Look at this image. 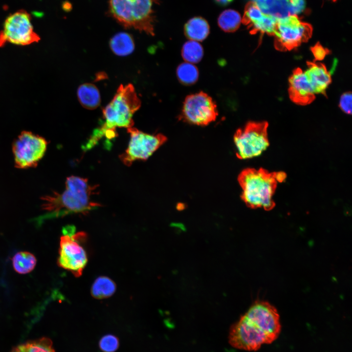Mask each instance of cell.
Returning a JSON list of instances; mask_svg holds the SVG:
<instances>
[{"mask_svg": "<svg viewBox=\"0 0 352 352\" xmlns=\"http://www.w3.org/2000/svg\"><path fill=\"white\" fill-rule=\"evenodd\" d=\"M66 189L62 193L54 192L42 198V209L47 212L43 219L66 215L73 213H86L101 205L91 200L98 185H91L86 178L71 176L66 178Z\"/></svg>", "mask_w": 352, "mask_h": 352, "instance_id": "1", "label": "cell"}, {"mask_svg": "<svg viewBox=\"0 0 352 352\" xmlns=\"http://www.w3.org/2000/svg\"><path fill=\"white\" fill-rule=\"evenodd\" d=\"M238 181L242 189V198L248 207L266 211L275 207L273 197L278 182L277 172L247 168L239 174Z\"/></svg>", "mask_w": 352, "mask_h": 352, "instance_id": "2", "label": "cell"}, {"mask_svg": "<svg viewBox=\"0 0 352 352\" xmlns=\"http://www.w3.org/2000/svg\"><path fill=\"white\" fill-rule=\"evenodd\" d=\"M156 0H110L109 11L119 23L154 36L153 6Z\"/></svg>", "mask_w": 352, "mask_h": 352, "instance_id": "3", "label": "cell"}, {"mask_svg": "<svg viewBox=\"0 0 352 352\" xmlns=\"http://www.w3.org/2000/svg\"><path fill=\"white\" fill-rule=\"evenodd\" d=\"M140 106L141 101L133 85H120L112 100L103 110L105 123L101 127L105 129L132 127L133 115Z\"/></svg>", "mask_w": 352, "mask_h": 352, "instance_id": "4", "label": "cell"}, {"mask_svg": "<svg viewBox=\"0 0 352 352\" xmlns=\"http://www.w3.org/2000/svg\"><path fill=\"white\" fill-rule=\"evenodd\" d=\"M60 238L58 264L70 271L75 277L80 276L88 262L87 253L82 243L86 239L84 232L75 233L73 225L64 227Z\"/></svg>", "mask_w": 352, "mask_h": 352, "instance_id": "5", "label": "cell"}, {"mask_svg": "<svg viewBox=\"0 0 352 352\" xmlns=\"http://www.w3.org/2000/svg\"><path fill=\"white\" fill-rule=\"evenodd\" d=\"M268 123L250 122L238 129L234 136L236 155L241 159L260 155L269 145L267 135Z\"/></svg>", "mask_w": 352, "mask_h": 352, "instance_id": "6", "label": "cell"}, {"mask_svg": "<svg viewBox=\"0 0 352 352\" xmlns=\"http://www.w3.org/2000/svg\"><path fill=\"white\" fill-rule=\"evenodd\" d=\"M312 32L311 25L302 22L296 15L278 18L273 34L275 46L279 50H291L307 42Z\"/></svg>", "mask_w": 352, "mask_h": 352, "instance_id": "7", "label": "cell"}, {"mask_svg": "<svg viewBox=\"0 0 352 352\" xmlns=\"http://www.w3.org/2000/svg\"><path fill=\"white\" fill-rule=\"evenodd\" d=\"M47 140L28 131H23L12 144L15 167L19 169L35 167L44 157Z\"/></svg>", "mask_w": 352, "mask_h": 352, "instance_id": "8", "label": "cell"}, {"mask_svg": "<svg viewBox=\"0 0 352 352\" xmlns=\"http://www.w3.org/2000/svg\"><path fill=\"white\" fill-rule=\"evenodd\" d=\"M40 40V37L34 31L30 14L24 10L8 16L3 29L0 31V47L6 43L27 45L38 42Z\"/></svg>", "mask_w": 352, "mask_h": 352, "instance_id": "9", "label": "cell"}, {"mask_svg": "<svg viewBox=\"0 0 352 352\" xmlns=\"http://www.w3.org/2000/svg\"><path fill=\"white\" fill-rule=\"evenodd\" d=\"M130 134V141L125 151L119 157L126 166H130L136 160H147L167 140L161 133L149 134L137 129H127Z\"/></svg>", "mask_w": 352, "mask_h": 352, "instance_id": "10", "label": "cell"}, {"mask_svg": "<svg viewBox=\"0 0 352 352\" xmlns=\"http://www.w3.org/2000/svg\"><path fill=\"white\" fill-rule=\"evenodd\" d=\"M218 115L217 105L212 98L200 91L185 98L179 117L192 124L205 126L214 121Z\"/></svg>", "mask_w": 352, "mask_h": 352, "instance_id": "11", "label": "cell"}, {"mask_svg": "<svg viewBox=\"0 0 352 352\" xmlns=\"http://www.w3.org/2000/svg\"><path fill=\"white\" fill-rule=\"evenodd\" d=\"M228 341L233 347L248 351L270 344L264 332L244 314L231 326Z\"/></svg>", "mask_w": 352, "mask_h": 352, "instance_id": "12", "label": "cell"}, {"mask_svg": "<svg viewBox=\"0 0 352 352\" xmlns=\"http://www.w3.org/2000/svg\"><path fill=\"white\" fill-rule=\"evenodd\" d=\"M244 314L264 332L270 344L278 338L281 331L280 315L270 304L256 301Z\"/></svg>", "mask_w": 352, "mask_h": 352, "instance_id": "13", "label": "cell"}, {"mask_svg": "<svg viewBox=\"0 0 352 352\" xmlns=\"http://www.w3.org/2000/svg\"><path fill=\"white\" fill-rule=\"evenodd\" d=\"M277 18L264 13L252 1L247 3L242 22L251 33L257 32L273 35Z\"/></svg>", "mask_w": 352, "mask_h": 352, "instance_id": "14", "label": "cell"}, {"mask_svg": "<svg viewBox=\"0 0 352 352\" xmlns=\"http://www.w3.org/2000/svg\"><path fill=\"white\" fill-rule=\"evenodd\" d=\"M289 95L290 99L297 104L306 105L315 98V93L303 70L295 69L289 79Z\"/></svg>", "mask_w": 352, "mask_h": 352, "instance_id": "15", "label": "cell"}, {"mask_svg": "<svg viewBox=\"0 0 352 352\" xmlns=\"http://www.w3.org/2000/svg\"><path fill=\"white\" fill-rule=\"evenodd\" d=\"M264 13L276 18L296 15L305 8L304 0H253Z\"/></svg>", "mask_w": 352, "mask_h": 352, "instance_id": "16", "label": "cell"}, {"mask_svg": "<svg viewBox=\"0 0 352 352\" xmlns=\"http://www.w3.org/2000/svg\"><path fill=\"white\" fill-rule=\"evenodd\" d=\"M305 72L315 94H325L331 81L326 66L319 63L309 62Z\"/></svg>", "mask_w": 352, "mask_h": 352, "instance_id": "17", "label": "cell"}, {"mask_svg": "<svg viewBox=\"0 0 352 352\" xmlns=\"http://www.w3.org/2000/svg\"><path fill=\"white\" fill-rule=\"evenodd\" d=\"M185 36L190 40L197 42L205 40L209 33V25L203 18L196 17L190 19L184 28Z\"/></svg>", "mask_w": 352, "mask_h": 352, "instance_id": "18", "label": "cell"}, {"mask_svg": "<svg viewBox=\"0 0 352 352\" xmlns=\"http://www.w3.org/2000/svg\"><path fill=\"white\" fill-rule=\"evenodd\" d=\"M78 98L81 105L88 110L97 108L101 102V97L98 89L91 83L81 85L77 90Z\"/></svg>", "mask_w": 352, "mask_h": 352, "instance_id": "19", "label": "cell"}, {"mask_svg": "<svg viewBox=\"0 0 352 352\" xmlns=\"http://www.w3.org/2000/svg\"><path fill=\"white\" fill-rule=\"evenodd\" d=\"M110 45L113 53L119 56L131 54L134 48L132 37L124 32H120L114 35L111 39Z\"/></svg>", "mask_w": 352, "mask_h": 352, "instance_id": "20", "label": "cell"}, {"mask_svg": "<svg viewBox=\"0 0 352 352\" xmlns=\"http://www.w3.org/2000/svg\"><path fill=\"white\" fill-rule=\"evenodd\" d=\"M116 288V285L111 279L106 276H100L93 282L90 293L94 298L103 299L112 296Z\"/></svg>", "mask_w": 352, "mask_h": 352, "instance_id": "21", "label": "cell"}, {"mask_svg": "<svg viewBox=\"0 0 352 352\" xmlns=\"http://www.w3.org/2000/svg\"><path fill=\"white\" fill-rule=\"evenodd\" d=\"M12 265L17 273L25 274L30 272L35 267L37 260L32 253L27 251H20L13 257Z\"/></svg>", "mask_w": 352, "mask_h": 352, "instance_id": "22", "label": "cell"}, {"mask_svg": "<svg viewBox=\"0 0 352 352\" xmlns=\"http://www.w3.org/2000/svg\"><path fill=\"white\" fill-rule=\"evenodd\" d=\"M11 352H55L51 340L42 337L17 346Z\"/></svg>", "mask_w": 352, "mask_h": 352, "instance_id": "23", "label": "cell"}, {"mask_svg": "<svg viewBox=\"0 0 352 352\" xmlns=\"http://www.w3.org/2000/svg\"><path fill=\"white\" fill-rule=\"evenodd\" d=\"M241 22L240 14L232 9H227L223 11L218 20L220 27L226 32L236 31L240 27Z\"/></svg>", "mask_w": 352, "mask_h": 352, "instance_id": "24", "label": "cell"}, {"mask_svg": "<svg viewBox=\"0 0 352 352\" xmlns=\"http://www.w3.org/2000/svg\"><path fill=\"white\" fill-rule=\"evenodd\" d=\"M181 55L186 62L198 63L203 56L202 46L198 42L189 40L183 44Z\"/></svg>", "mask_w": 352, "mask_h": 352, "instance_id": "25", "label": "cell"}, {"mask_svg": "<svg viewBox=\"0 0 352 352\" xmlns=\"http://www.w3.org/2000/svg\"><path fill=\"white\" fill-rule=\"evenodd\" d=\"M176 75L180 82L186 85H190L197 81L199 73L197 67L194 64L185 62L178 66Z\"/></svg>", "mask_w": 352, "mask_h": 352, "instance_id": "26", "label": "cell"}, {"mask_svg": "<svg viewBox=\"0 0 352 352\" xmlns=\"http://www.w3.org/2000/svg\"><path fill=\"white\" fill-rule=\"evenodd\" d=\"M119 346L117 338L109 334L103 336L99 342V347L104 352H114Z\"/></svg>", "mask_w": 352, "mask_h": 352, "instance_id": "27", "label": "cell"}, {"mask_svg": "<svg viewBox=\"0 0 352 352\" xmlns=\"http://www.w3.org/2000/svg\"><path fill=\"white\" fill-rule=\"evenodd\" d=\"M339 106L340 109L345 113L351 114L352 110V94L351 92H346L341 95Z\"/></svg>", "mask_w": 352, "mask_h": 352, "instance_id": "28", "label": "cell"}, {"mask_svg": "<svg viewBox=\"0 0 352 352\" xmlns=\"http://www.w3.org/2000/svg\"><path fill=\"white\" fill-rule=\"evenodd\" d=\"M313 55L316 60H322L329 54V50L322 46L319 43H317L311 48Z\"/></svg>", "mask_w": 352, "mask_h": 352, "instance_id": "29", "label": "cell"}, {"mask_svg": "<svg viewBox=\"0 0 352 352\" xmlns=\"http://www.w3.org/2000/svg\"><path fill=\"white\" fill-rule=\"evenodd\" d=\"M233 0H215L217 3L222 6L226 5L231 2Z\"/></svg>", "mask_w": 352, "mask_h": 352, "instance_id": "30", "label": "cell"}, {"mask_svg": "<svg viewBox=\"0 0 352 352\" xmlns=\"http://www.w3.org/2000/svg\"></svg>", "mask_w": 352, "mask_h": 352, "instance_id": "31", "label": "cell"}]
</instances>
